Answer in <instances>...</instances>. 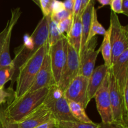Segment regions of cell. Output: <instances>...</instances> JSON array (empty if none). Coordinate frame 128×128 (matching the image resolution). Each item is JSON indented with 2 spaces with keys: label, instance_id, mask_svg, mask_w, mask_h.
Returning a JSON list of instances; mask_svg holds the SVG:
<instances>
[{
  "label": "cell",
  "instance_id": "8",
  "mask_svg": "<svg viewBox=\"0 0 128 128\" xmlns=\"http://www.w3.org/2000/svg\"><path fill=\"white\" fill-rule=\"evenodd\" d=\"M88 85V78L78 74L72 80L64 91V96L68 100L78 102L86 109L89 104Z\"/></svg>",
  "mask_w": 128,
  "mask_h": 128
},
{
  "label": "cell",
  "instance_id": "33",
  "mask_svg": "<svg viewBox=\"0 0 128 128\" xmlns=\"http://www.w3.org/2000/svg\"><path fill=\"white\" fill-rule=\"evenodd\" d=\"M34 128H59V121L53 119Z\"/></svg>",
  "mask_w": 128,
  "mask_h": 128
},
{
  "label": "cell",
  "instance_id": "9",
  "mask_svg": "<svg viewBox=\"0 0 128 128\" xmlns=\"http://www.w3.org/2000/svg\"><path fill=\"white\" fill-rule=\"evenodd\" d=\"M109 94L111 103L113 122L121 124L126 126L124 121L122 96L120 92L116 80L113 76L111 68L108 70Z\"/></svg>",
  "mask_w": 128,
  "mask_h": 128
},
{
  "label": "cell",
  "instance_id": "26",
  "mask_svg": "<svg viewBox=\"0 0 128 128\" xmlns=\"http://www.w3.org/2000/svg\"><path fill=\"white\" fill-rule=\"evenodd\" d=\"M4 107L0 106V128H19L17 123L10 121L6 116Z\"/></svg>",
  "mask_w": 128,
  "mask_h": 128
},
{
  "label": "cell",
  "instance_id": "6",
  "mask_svg": "<svg viewBox=\"0 0 128 128\" xmlns=\"http://www.w3.org/2000/svg\"><path fill=\"white\" fill-rule=\"evenodd\" d=\"M68 51V42L66 36H64L56 43L49 47L51 70L54 84L57 85L60 81L62 70L66 63Z\"/></svg>",
  "mask_w": 128,
  "mask_h": 128
},
{
  "label": "cell",
  "instance_id": "18",
  "mask_svg": "<svg viewBox=\"0 0 128 128\" xmlns=\"http://www.w3.org/2000/svg\"><path fill=\"white\" fill-rule=\"evenodd\" d=\"M21 11L20 8H17L14 10H11V16L10 20L8 21L7 24L3 30L0 32V52L3 47L4 43L6 40V36L11 30H13L14 26L18 21L20 16H21Z\"/></svg>",
  "mask_w": 128,
  "mask_h": 128
},
{
  "label": "cell",
  "instance_id": "20",
  "mask_svg": "<svg viewBox=\"0 0 128 128\" xmlns=\"http://www.w3.org/2000/svg\"><path fill=\"white\" fill-rule=\"evenodd\" d=\"M68 101V105L70 107V111L74 118L78 121H80L85 123H92V121L88 116H87L85 111V108L78 102L74 101Z\"/></svg>",
  "mask_w": 128,
  "mask_h": 128
},
{
  "label": "cell",
  "instance_id": "31",
  "mask_svg": "<svg viewBox=\"0 0 128 128\" xmlns=\"http://www.w3.org/2000/svg\"><path fill=\"white\" fill-rule=\"evenodd\" d=\"M65 10L63 2L58 0H54L52 4V11L51 14L57 13Z\"/></svg>",
  "mask_w": 128,
  "mask_h": 128
},
{
  "label": "cell",
  "instance_id": "34",
  "mask_svg": "<svg viewBox=\"0 0 128 128\" xmlns=\"http://www.w3.org/2000/svg\"><path fill=\"white\" fill-rule=\"evenodd\" d=\"M11 96V93L5 90L4 88H0V106L6 102L8 99Z\"/></svg>",
  "mask_w": 128,
  "mask_h": 128
},
{
  "label": "cell",
  "instance_id": "39",
  "mask_svg": "<svg viewBox=\"0 0 128 128\" xmlns=\"http://www.w3.org/2000/svg\"><path fill=\"white\" fill-rule=\"evenodd\" d=\"M90 0H81V2H82V5H81V13L82 12V11H83L84 9L86 8V6H87V4L89 3V2H90Z\"/></svg>",
  "mask_w": 128,
  "mask_h": 128
},
{
  "label": "cell",
  "instance_id": "38",
  "mask_svg": "<svg viewBox=\"0 0 128 128\" xmlns=\"http://www.w3.org/2000/svg\"><path fill=\"white\" fill-rule=\"evenodd\" d=\"M98 1L101 4V6H107V5H110L111 0H98Z\"/></svg>",
  "mask_w": 128,
  "mask_h": 128
},
{
  "label": "cell",
  "instance_id": "17",
  "mask_svg": "<svg viewBox=\"0 0 128 128\" xmlns=\"http://www.w3.org/2000/svg\"><path fill=\"white\" fill-rule=\"evenodd\" d=\"M95 0H90L89 3L81 12V24H82V36H81V52L87 42L90 27L92 18V10L94 8ZM80 52V53H81Z\"/></svg>",
  "mask_w": 128,
  "mask_h": 128
},
{
  "label": "cell",
  "instance_id": "11",
  "mask_svg": "<svg viewBox=\"0 0 128 128\" xmlns=\"http://www.w3.org/2000/svg\"><path fill=\"white\" fill-rule=\"evenodd\" d=\"M97 44L96 38L94 37L89 42L80 53V67L79 74L88 78L95 68V64L98 56L100 52V49L96 50Z\"/></svg>",
  "mask_w": 128,
  "mask_h": 128
},
{
  "label": "cell",
  "instance_id": "32",
  "mask_svg": "<svg viewBox=\"0 0 128 128\" xmlns=\"http://www.w3.org/2000/svg\"><path fill=\"white\" fill-rule=\"evenodd\" d=\"M98 128H128L126 126L121 124L117 123V122H102L98 124Z\"/></svg>",
  "mask_w": 128,
  "mask_h": 128
},
{
  "label": "cell",
  "instance_id": "22",
  "mask_svg": "<svg viewBox=\"0 0 128 128\" xmlns=\"http://www.w3.org/2000/svg\"><path fill=\"white\" fill-rule=\"evenodd\" d=\"M106 32V30L102 26V24L99 22L98 20L97 11L94 8L92 10V18H91V24H90V31H89L88 36L87 42H89L94 37H95L96 35L98 34L104 36Z\"/></svg>",
  "mask_w": 128,
  "mask_h": 128
},
{
  "label": "cell",
  "instance_id": "7",
  "mask_svg": "<svg viewBox=\"0 0 128 128\" xmlns=\"http://www.w3.org/2000/svg\"><path fill=\"white\" fill-rule=\"evenodd\" d=\"M80 67V54L68 44L67 60L62 70L60 81L56 85L61 91L64 92L72 80L79 74Z\"/></svg>",
  "mask_w": 128,
  "mask_h": 128
},
{
  "label": "cell",
  "instance_id": "3",
  "mask_svg": "<svg viewBox=\"0 0 128 128\" xmlns=\"http://www.w3.org/2000/svg\"><path fill=\"white\" fill-rule=\"evenodd\" d=\"M49 88H43L28 92L17 100H12L4 108L5 114L10 121L18 122L30 112L43 103Z\"/></svg>",
  "mask_w": 128,
  "mask_h": 128
},
{
  "label": "cell",
  "instance_id": "2",
  "mask_svg": "<svg viewBox=\"0 0 128 128\" xmlns=\"http://www.w3.org/2000/svg\"><path fill=\"white\" fill-rule=\"evenodd\" d=\"M48 50L49 46L46 43L20 68L15 81L16 86L13 100L20 98L28 92Z\"/></svg>",
  "mask_w": 128,
  "mask_h": 128
},
{
  "label": "cell",
  "instance_id": "21",
  "mask_svg": "<svg viewBox=\"0 0 128 128\" xmlns=\"http://www.w3.org/2000/svg\"><path fill=\"white\" fill-rule=\"evenodd\" d=\"M48 21V34L47 43L49 47L52 46L61 40L64 36L60 32L58 24L56 22L52 21L50 18V16H46Z\"/></svg>",
  "mask_w": 128,
  "mask_h": 128
},
{
  "label": "cell",
  "instance_id": "12",
  "mask_svg": "<svg viewBox=\"0 0 128 128\" xmlns=\"http://www.w3.org/2000/svg\"><path fill=\"white\" fill-rule=\"evenodd\" d=\"M53 119L51 110L42 103L16 123L19 128H34Z\"/></svg>",
  "mask_w": 128,
  "mask_h": 128
},
{
  "label": "cell",
  "instance_id": "23",
  "mask_svg": "<svg viewBox=\"0 0 128 128\" xmlns=\"http://www.w3.org/2000/svg\"><path fill=\"white\" fill-rule=\"evenodd\" d=\"M13 30H11L6 36V40L4 43L3 47L0 52V67L11 66L12 64V60L10 56V41L11 34Z\"/></svg>",
  "mask_w": 128,
  "mask_h": 128
},
{
  "label": "cell",
  "instance_id": "15",
  "mask_svg": "<svg viewBox=\"0 0 128 128\" xmlns=\"http://www.w3.org/2000/svg\"><path fill=\"white\" fill-rule=\"evenodd\" d=\"M109 68L104 64L94 68L88 78V99L89 102L94 98L96 91L102 84L104 79L107 75Z\"/></svg>",
  "mask_w": 128,
  "mask_h": 128
},
{
  "label": "cell",
  "instance_id": "29",
  "mask_svg": "<svg viewBox=\"0 0 128 128\" xmlns=\"http://www.w3.org/2000/svg\"><path fill=\"white\" fill-rule=\"evenodd\" d=\"M71 16H72V13L66 10H64L63 11L57 12V13L51 14V15H50V18H51V20L57 24L64 19L71 17Z\"/></svg>",
  "mask_w": 128,
  "mask_h": 128
},
{
  "label": "cell",
  "instance_id": "5",
  "mask_svg": "<svg viewBox=\"0 0 128 128\" xmlns=\"http://www.w3.org/2000/svg\"><path fill=\"white\" fill-rule=\"evenodd\" d=\"M111 45V65L114 63L120 55L128 49V26H122L118 16L111 11L110 14Z\"/></svg>",
  "mask_w": 128,
  "mask_h": 128
},
{
  "label": "cell",
  "instance_id": "30",
  "mask_svg": "<svg viewBox=\"0 0 128 128\" xmlns=\"http://www.w3.org/2000/svg\"><path fill=\"white\" fill-rule=\"evenodd\" d=\"M122 0H111L110 2L111 11L116 14H122Z\"/></svg>",
  "mask_w": 128,
  "mask_h": 128
},
{
  "label": "cell",
  "instance_id": "16",
  "mask_svg": "<svg viewBox=\"0 0 128 128\" xmlns=\"http://www.w3.org/2000/svg\"><path fill=\"white\" fill-rule=\"evenodd\" d=\"M72 23L70 32L68 34V42L80 54L81 52V36H82V24L81 14L77 16H72Z\"/></svg>",
  "mask_w": 128,
  "mask_h": 128
},
{
  "label": "cell",
  "instance_id": "25",
  "mask_svg": "<svg viewBox=\"0 0 128 128\" xmlns=\"http://www.w3.org/2000/svg\"><path fill=\"white\" fill-rule=\"evenodd\" d=\"M13 74L12 65L0 67V88H4L5 84L11 81Z\"/></svg>",
  "mask_w": 128,
  "mask_h": 128
},
{
  "label": "cell",
  "instance_id": "19",
  "mask_svg": "<svg viewBox=\"0 0 128 128\" xmlns=\"http://www.w3.org/2000/svg\"><path fill=\"white\" fill-rule=\"evenodd\" d=\"M111 27H109L104 35L103 40L100 46V52H101L103 58L104 64L110 68L111 66V45L110 41Z\"/></svg>",
  "mask_w": 128,
  "mask_h": 128
},
{
  "label": "cell",
  "instance_id": "40",
  "mask_svg": "<svg viewBox=\"0 0 128 128\" xmlns=\"http://www.w3.org/2000/svg\"><path fill=\"white\" fill-rule=\"evenodd\" d=\"M36 4H37L39 6V2H40V0H32Z\"/></svg>",
  "mask_w": 128,
  "mask_h": 128
},
{
  "label": "cell",
  "instance_id": "36",
  "mask_svg": "<svg viewBox=\"0 0 128 128\" xmlns=\"http://www.w3.org/2000/svg\"><path fill=\"white\" fill-rule=\"evenodd\" d=\"M75 0H64L63 2L65 10L71 12H73V8Z\"/></svg>",
  "mask_w": 128,
  "mask_h": 128
},
{
  "label": "cell",
  "instance_id": "27",
  "mask_svg": "<svg viewBox=\"0 0 128 128\" xmlns=\"http://www.w3.org/2000/svg\"><path fill=\"white\" fill-rule=\"evenodd\" d=\"M72 18H73L72 16H71V17L64 19L57 24L58 28L60 32L64 36H66L70 32L71 28V26H72Z\"/></svg>",
  "mask_w": 128,
  "mask_h": 128
},
{
  "label": "cell",
  "instance_id": "24",
  "mask_svg": "<svg viewBox=\"0 0 128 128\" xmlns=\"http://www.w3.org/2000/svg\"><path fill=\"white\" fill-rule=\"evenodd\" d=\"M59 128H98V124L85 123L78 121H59Z\"/></svg>",
  "mask_w": 128,
  "mask_h": 128
},
{
  "label": "cell",
  "instance_id": "37",
  "mask_svg": "<svg viewBox=\"0 0 128 128\" xmlns=\"http://www.w3.org/2000/svg\"><path fill=\"white\" fill-rule=\"evenodd\" d=\"M122 14L128 16V0H122Z\"/></svg>",
  "mask_w": 128,
  "mask_h": 128
},
{
  "label": "cell",
  "instance_id": "13",
  "mask_svg": "<svg viewBox=\"0 0 128 128\" xmlns=\"http://www.w3.org/2000/svg\"><path fill=\"white\" fill-rule=\"evenodd\" d=\"M53 84H55L51 70L50 55L48 51L28 92H32L43 88H49Z\"/></svg>",
  "mask_w": 128,
  "mask_h": 128
},
{
  "label": "cell",
  "instance_id": "28",
  "mask_svg": "<svg viewBox=\"0 0 128 128\" xmlns=\"http://www.w3.org/2000/svg\"><path fill=\"white\" fill-rule=\"evenodd\" d=\"M52 1L53 0H40L39 7L42 11L43 16H48L51 15Z\"/></svg>",
  "mask_w": 128,
  "mask_h": 128
},
{
  "label": "cell",
  "instance_id": "10",
  "mask_svg": "<svg viewBox=\"0 0 128 128\" xmlns=\"http://www.w3.org/2000/svg\"><path fill=\"white\" fill-rule=\"evenodd\" d=\"M94 98L96 100V108L101 118L102 122H113L109 94L108 72Z\"/></svg>",
  "mask_w": 128,
  "mask_h": 128
},
{
  "label": "cell",
  "instance_id": "14",
  "mask_svg": "<svg viewBox=\"0 0 128 128\" xmlns=\"http://www.w3.org/2000/svg\"><path fill=\"white\" fill-rule=\"evenodd\" d=\"M110 68L122 96L125 83L128 80V49L120 55Z\"/></svg>",
  "mask_w": 128,
  "mask_h": 128
},
{
  "label": "cell",
  "instance_id": "4",
  "mask_svg": "<svg viewBox=\"0 0 128 128\" xmlns=\"http://www.w3.org/2000/svg\"><path fill=\"white\" fill-rule=\"evenodd\" d=\"M43 104L51 110L54 118L58 121H76L71 114L64 92L56 84L50 87Z\"/></svg>",
  "mask_w": 128,
  "mask_h": 128
},
{
  "label": "cell",
  "instance_id": "35",
  "mask_svg": "<svg viewBox=\"0 0 128 128\" xmlns=\"http://www.w3.org/2000/svg\"><path fill=\"white\" fill-rule=\"evenodd\" d=\"M81 5H82L81 0H75L73 8V12H72V16L73 17L81 14Z\"/></svg>",
  "mask_w": 128,
  "mask_h": 128
},
{
  "label": "cell",
  "instance_id": "1",
  "mask_svg": "<svg viewBox=\"0 0 128 128\" xmlns=\"http://www.w3.org/2000/svg\"><path fill=\"white\" fill-rule=\"evenodd\" d=\"M48 27L46 16H43L30 36L24 38L22 45L15 51V57L12 60L13 74L10 88L16 81L18 72L23 64L30 58L42 46L47 43Z\"/></svg>",
  "mask_w": 128,
  "mask_h": 128
},
{
  "label": "cell",
  "instance_id": "41",
  "mask_svg": "<svg viewBox=\"0 0 128 128\" xmlns=\"http://www.w3.org/2000/svg\"><path fill=\"white\" fill-rule=\"evenodd\" d=\"M53 1H54V0H53Z\"/></svg>",
  "mask_w": 128,
  "mask_h": 128
}]
</instances>
